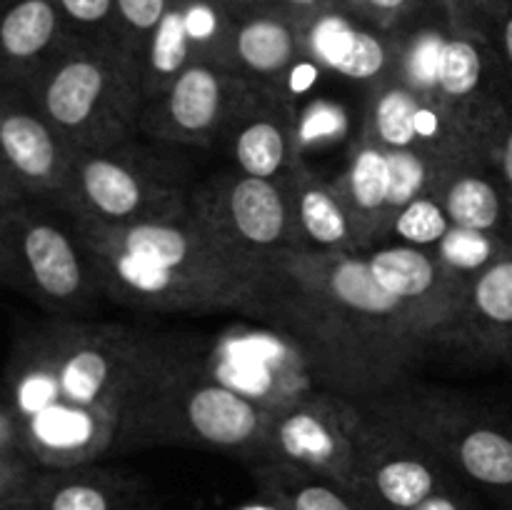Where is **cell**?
I'll use <instances>...</instances> for the list:
<instances>
[{
    "label": "cell",
    "mask_w": 512,
    "mask_h": 510,
    "mask_svg": "<svg viewBox=\"0 0 512 510\" xmlns=\"http://www.w3.org/2000/svg\"><path fill=\"white\" fill-rule=\"evenodd\" d=\"M73 145L30 105L23 93L3 90L0 103V203L40 200L58 205L73 178Z\"/></svg>",
    "instance_id": "14"
},
{
    "label": "cell",
    "mask_w": 512,
    "mask_h": 510,
    "mask_svg": "<svg viewBox=\"0 0 512 510\" xmlns=\"http://www.w3.org/2000/svg\"><path fill=\"white\" fill-rule=\"evenodd\" d=\"M193 63H200V53L188 28V0H173L165 18L150 35L143 55V83L148 100L163 93Z\"/></svg>",
    "instance_id": "28"
},
{
    "label": "cell",
    "mask_w": 512,
    "mask_h": 510,
    "mask_svg": "<svg viewBox=\"0 0 512 510\" xmlns=\"http://www.w3.org/2000/svg\"><path fill=\"white\" fill-rule=\"evenodd\" d=\"M423 440L453 473L495 500H512V420L438 388H400L363 400Z\"/></svg>",
    "instance_id": "7"
},
{
    "label": "cell",
    "mask_w": 512,
    "mask_h": 510,
    "mask_svg": "<svg viewBox=\"0 0 512 510\" xmlns=\"http://www.w3.org/2000/svg\"><path fill=\"white\" fill-rule=\"evenodd\" d=\"M363 3H368L378 13H398V10L405 8L408 0H363Z\"/></svg>",
    "instance_id": "37"
},
{
    "label": "cell",
    "mask_w": 512,
    "mask_h": 510,
    "mask_svg": "<svg viewBox=\"0 0 512 510\" xmlns=\"http://www.w3.org/2000/svg\"><path fill=\"white\" fill-rule=\"evenodd\" d=\"M498 508H500V510H512V500L500 498V500H498Z\"/></svg>",
    "instance_id": "40"
},
{
    "label": "cell",
    "mask_w": 512,
    "mask_h": 510,
    "mask_svg": "<svg viewBox=\"0 0 512 510\" xmlns=\"http://www.w3.org/2000/svg\"><path fill=\"white\" fill-rule=\"evenodd\" d=\"M75 153H103L140 135L143 63L120 40L78 38L25 90Z\"/></svg>",
    "instance_id": "4"
},
{
    "label": "cell",
    "mask_w": 512,
    "mask_h": 510,
    "mask_svg": "<svg viewBox=\"0 0 512 510\" xmlns=\"http://www.w3.org/2000/svg\"><path fill=\"white\" fill-rule=\"evenodd\" d=\"M190 193L178 160L128 140L103 153H80L60 208L105 225L158 223L188 213Z\"/></svg>",
    "instance_id": "8"
},
{
    "label": "cell",
    "mask_w": 512,
    "mask_h": 510,
    "mask_svg": "<svg viewBox=\"0 0 512 510\" xmlns=\"http://www.w3.org/2000/svg\"><path fill=\"white\" fill-rule=\"evenodd\" d=\"M360 403L330 390H313L273 415L263 463H288L328 475L363 495L355 468Z\"/></svg>",
    "instance_id": "13"
},
{
    "label": "cell",
    "mask_w": 512,
    "mask_h": 510,
    "mask_svg": "<svg viewBox=\"0 0 512 510\" xmlns=\"http://www.w3.org/2000/svg\"><path fill=\"white\" fill-rule=\"evenodd\" d=\"M273 413L225 385L205 355L190 350L158 385L130 430L128 450L150 445L208 448L245 460H265Z\"/></svg>",
    "instance_id": "5"
},
{
    "label": "cell",
    "mask_w": 512,
    "mask_h": 510,
    "mask_svg": "<svg viewBox=\"0 0 512 510\" xmlns=\"http://www.w3.org/2000/svg\"><path fill=\"white\" fill-rule=\"evenodd\" d=\"M445 348L512 365V243L468 278Z\"/></svg>",
    "instance_id": "16"
},
{
    "label": "cell",
    "mask_w": 512,
    "mask_h": 510,
    "mask_svg": "<svg viewBox=\"0 0 512 510\" xmlns=\"http://www.w3.org/2000/svg\"><path fill=\"white\" fill-rule=\"evenodd\" d=\"M78 38L120 40L115 0H55Z\"/></svg>",
    "instance_id": "31"
},
{
    "label": "cell",
    "mask_w": 512,
    "mask_h": 510,
    "mask_svg": "<svg viewBox=\"0 0 512 510\" xmlns=\"http://www.w3.org/2000/svg\"><path fill=\"white\" fill-rule=\"evenodd\" d=\"M233 68L270 98L285 100L303 68L305 40L285 15L255 13L240 18L233 30Z\"/></svg>",
    "instance_id": "20"
},
{
    "label": "cell",
    "mask_w": 512,
    "mask_h": 510,
    "mask_svg": "<svg viewBox=\"0 0 512 510\" xmlns=\"http://www.w3.org/2000/svg\"><path fill=\"white\" fill-rule=\"evenodd\" d=\"M418 510H478V505L470 498H465V495H460L458 488H450L445 490V493L430 498L428 503L420 505Z\"/></svg>",
    "instance_id": "35"
},
{
    "label": "cell",
    "mask_w": 512,
    "mask_h": 510,
    "mask_svg": "<svg viewBox=\"0 0 512 510\" xmlns=\"http://www.w3.org/2000/svg\"><path fill=\"white\" fill-rule=\"evenodd\" d=\"M425 103V88L405 78L398 68L390 70L370 98L368 123L360 140L380 145L390 153H418V118Z\"/></svg>",
    "instance_id": "26"
},
{
    "label": "cell",
    "mask_w": 512,
    "mask_h": 510,
    "mask_svg": "<svg viewBox=\"0 0 512 510\" xmlns=\"http://www.w3.org/2000/svg\"><path fill=\"white\" fill-rule=\"evenodd\" d=\"M493 38L495 48H498L500 60L505 65V73H508V80L512 85V0L495 15L493 20V33H488Z\"/></svg>",
    "instance_id": "33"
},
{
    "label": "cell",
    "mask_w": 512,
    "mask_h": 510,
    "mask_svg": "<svg viewBox=\"0 0 512 510\" xmlns=\"http://www.w3.org/2000/svg\"><path fill=\"white\" fill-rule=\"evenodd\" d=\"M315 58L350 80L380 83L393 65L388 43L343 18H323L313 30Z\"/></svg>",
    "instance_id": "27"
},
{
    "label": "cell",
    "mask_w": 512,
    "mask_h": 510,
    "mask_svg": "<svg viewBox=\"0 0 512 510\" xmlns=\"http://www.w3.org/2000/svg\"><path fill=\"white\" fill-rule=\"evenodd\" d=\"M355 468L365 498L378 510H418L455 488L450 468L403 425L360 403Z\"/></svg>",
    "instance_id": "11"
},
{
    "label": "cell",
    "mask_w": 512,
    "mask_h": 510,
    "mask_svg": "<svg viewBox=\"0 0 512 510\" xmlns=\"http://www.w3.org/2000/svg\"><path fill=\"white\" fill-rule=\"evenodd\" d=\"M228 140L233 145L238 170L255 178L283 180L300 160L295 120L288 103L270 95L258 98V103L240 118Z\"/></svg>",
    "instance_id": "24"
},
{
    "label": "cell",
    "mask_w": 512,
    "mask_h": 510,
    "mask_svg": "<svg viewBox=\"0 0 512 510\" xmlns=\"http://www.w3.org/2000/svg\"><path fill=\"white\" fill-rule=\"evenodd\" d=\"M475 3H478V5H480V8H483V10H485V13H488V15H490V18H493V20H495V15H498V13H500V10H503V8H505V5H508V3H510V0H475Z\"/></svg>",
    "instance_id": "38"
},
{
    "label": "cell",
    "mask_w": 512,
    "mask_h": 510,
    "mask_svg": "<svg viewBox=\"0 0 512 510\" xmlns=\"http://www.w3.org/2000/svg\"><path fill=\"white\" fill-rule=\"evenodd\" d=\"M190 210L225 245L260 265L280 250L295 248L283 180L255 178L243 170L213 175L193 188Z\"/></svg>",
    "instance_id": "12"
},
{
    "label": "cell",
    "mask_w": 512,
    "mask_h": 510,
    "mask_svg": "<svg viewBox=\"0 0 512 510\" xmlns=\"http://www.w3.org/2000/svg\"><path fill=\"white\" fill-rule=\"evenodd\" d=\"M190 350L128 325L53 318L15 338L0 410L38 468L98 463L125 453L140 410Z\"/></svg>",
    "instance_id": "1"
},
{
    "label": "cell",
    "mask_w": 512,
    "mask_h": 510,
    "mask_svg": "<svg viewBox=\"0 0 512 510\" xmlns=\"http://www.w3.org/2000/svg\"><path fill=\"white\" fill-rule=\"evenodd\" d=\"M263 95L230 65L200 60L145 103L140 135L170 148H213Z\"/></svg>",
    "instance_id": "10"
},
{
    "label": "cell",
    "mask_w": 512,
    "mask_h": 510,
    "mask_svg": "<svg viewBox=\"0 0 512 510\" xmlns=\"http://www.w3.org/2000/svg\"><path fill=\"white\" fill-rule=\"evenodd\" d=\"M293 213L295 248L305 250H343L360 253L353 220L333 180H323L303 163V158L283 178Z\"/></svg>",
    "instance_id": "22"
},
{
    "label": "cell",
    "mask_w": 512,
    "mask_h": 510,
    "mask_svg": "<svg viewBox=\"0 0 512 510\" xmlns=\"http://www.w3.org/2000/svg\"><path fill=\"white\" fill-rule=\"evenodd\" d=\"M363 255L375 280L390 295L438 320L448 340L470 275H463L443 255L433 253L430 248H420V245H380Z\"/></svg>",
    "instance_id": "17"
},
{
    "label": "cell",
    "mask_w": 512,
    "mask_h": 510,
    "mask_svg": "<svg viewBox=\"0 0 512 510\" xmlns=\"http://www.w3.org/2000/svg\"><path fill=\"white\" fill-rule=\"evenodd\" d=\"M263 3H268V0H223L225 8L233 10V13H243V18H248V15H255V13H263V10H258Z\"/></svg>",
    "instance_id": "36"
},
{
    "label": "cell",
    "mask_w": 512,
    "mask_h": 510,
    "mask_svg": "<svg viewBox=\"0 0 512 510\" xmlns=\"http://www.w3.org/2000/svg\"><path fill=\"white\" fill-rule=\"evenodd\" d=\"M0 275L53 318H80L105 298L73 215L40 200L0 203Z\"/></svg>",
    "instance_id": "6"
},
{
    "label": "cell",
    "mask_w": 512,
    "mask_h": 510,
    "mask_svg": "<svg viewBox=\"0 0 512 510\" xmlns=\"http://www.w3.org/2000/svg\"><path fill=\"white\" fill-rule=\"evenodd\" d=\"M30 505L33 510H160L153 488L138 473L95 463L40 470Z\"/></svg>",
    "instance_id": "19"
},
{
    "label": "cell",
    "mask_w": 512,
    "mask_h": 510,
    "mask_svg": "<svg viewBox=\"0 0 512 510\" xmlns=\"http://www.w3.org/2000/svg\"><path fill=\"white\" fill-rule=\"evenodd\" d=\"M250 318L288 335L323 390L373 400L400 388L445 340L423 310L390 295L363 253L290 248L265 260V285Z\"/></svg>",
    "instance_id": "2"
},
{
    "label": "cell",
    "mask_w": 512,
    "mask_h": 510,
    "mask_svg": "<svg viewBox=\"0 0 512 510\" xmlns=\"http://www.w3.org/2000/svg\"><path fill=\"white\" fill-rule=\"evenodd\" d=\"M253 475L278 510H378L348 485L298 465L260 463Z\"/></svg>",
    "instance_id": "25"
},
{
    "label": "cell",
    "mask_w": 512,
    "mask_h": 510,
    "mask_svg": "<svg viewBox=\"0 0 512 510\" xmlns=\"http://www.w3.org/2000/svg\"><path fill=\"white\" fill-rule=\"evenodd\" d=\"M105 298L158 313L253 315L265 265L225 245L188 210L158 223L105 225L75 218Z\"/></svg>",
    "instance_id": "3"
},
{
    "label": "cell",
    "mask_w": 512,
    "mask_h": 510,
    "mask_svg": "<svg viewBox=\"0 0 512 510\" xmlns=\"http://www.w3.org/2000/svg\"><path fill=\"white\" fill-rule=\"evenodd\" d=\"M75 40L55 0H10L0 20L3 90L25 93Z\"/></svg>",
    "instance_id": "18"
},
{
    "label": "cell",
    "mask_w": 512,
    "mask_h": 510,
    "mask_svg": "<svg viewBox=\"0 0 512 510\" xmlns=\"http://www.w3.org/2000/svg\"><path fill=\"white\" fill-rule=\"evenodd\" d=\"M473 163L493 165L495 140L512 113V85L488 33L460 30L440 40L435 73L425 85Z\"/></svg>",
    "instance_id": "9"
},
{
    "label": "cell",
    "mask_w": 512,
    "mask_h": 510,
    "mask_svg": "<svg viewBox=\"0 0 512 510\" xmlns=\"http://www.w3.org/2000/svg\"><path fill=\"white\" fill-rule=\"evenodd\" d=\"M345 133V113L330 100H318L303 113L300 123H295V140L298 153H308L320 140H338Z\"/></svg>",
    "instance_id": "32"
},
{
    "label": "cell",
    "mask_w": 512,
    "mask_h": 510,
    "mask_svg": "<svg viewBox=\"0 0 512 510\" xmlns=\"http://www.w3.org/2000/svg\"><path fill=\"white\" fill-rule=\"evenodd\" d=\"M450 230H453V225H450L443 205L438 203L433 193H425L395 215L390 233H395L400 243L430 248V245L443 243L450 235Z\"/></svg>",
    "instance_id": "29"
},
{
    "label": "cell",
    "mask_w": 512,
    "mask_h": 510,
    "mask_svg": "<svg viewBox=\"0 0 512 510\" xmlns=\"http://www.w3.org/2000/svg\"><path fill=\"white\" fill-rule=\"evenodd\" d=\"M493 168H495V173L500 175L505 190H508L510 198H512V113L508 115V120H505L498 140H495Z\"/></svg>",
    "instance_id": "34"
},
{
    "label": "cell",
    "mask_w": 512,
    "mask_h": 510,
    "mask_svg": "<svg viewBox=\"0 0 512 510\" xmlns=\"http://www.w3.org/2000/svg\"><path fill=\"white\" fill-rule=\"evenodd\" d=\"M333 185L353 220L360 253H368L393 228V170L388 150L360 140L348 168Z\"/></svg>",
    "instance_id": "23"
},
{
    "label": "cell",
    "mask_w": 512,
    "mask_h": 510,
    "mask_svg": "<svg viewBox=\"0 0 512 510\" xmlns=\"http://www.w3.org/2000/svg\"><path fill=\"white\" fill-rule=\"evenodd\" d=\"M283 3L293 5V8H298V10H313V8H318V5H323L325 0H283Z\"/></svg>",
    "instance_id": "39"
},
{
    "label": "cell",
    "mask_w": 512,
    "mask_h": 510,
    "mask_svg": "<svg viewBox=\"0 0 512 510\" xmlns=\"http://www.w3.org/2000/svg\"><path fill=\"white\" fill-rule=\"evenodd\" d=\"M430 193L455 230L512 243V198L493 165L460 163L438 170Z\"/></svg>",
    "instance_id": "21"
},
{
    "label": "cell",
    "mask_w": 512,
    "mask_h": 510,
    "mask_svg": "<svg viewBox=\"0 0 512 510\" xmlns=\"http://www.w3.org/2000/svg\"><path fill=\"white\" fill-rule=\"evenodd\" d=\"M173 0H115L118 8V30L120 43L135 53L143 63L145 48L150 43V35L160 25V20L168 13Z\"/></svg>",
    "instance_id": "30"
},
{
    "label": "cell",
    "mask_w": 512,
    "mask_h": 510,
    "mask_svg": "<svg viewBox=\"0 0 512 510\" xmlns=\"http://www.w3.org/2000/svg\"><path fill=\"white\" fill-rule=\"evenodd\" d=\"M208 368L270 413L290 408L313 393L305 355L280 330H230L205 355Z\"/></svg>",
    "instance_id": "15"
}]
</instances>
